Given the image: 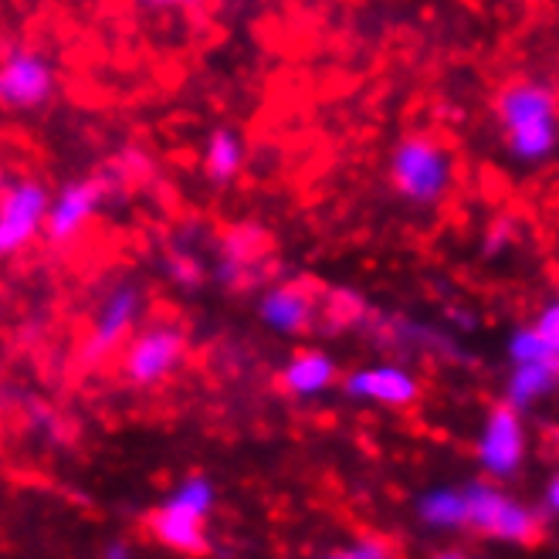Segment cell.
I'll use <instances>...</instances> for the list:
<instances>
[{"instance_id":"obj_1","label":"cell","mask_w":559,"mask_h":559,"mask_svg":"<svg viewBox=\"0 0 559 559\" xmlns=\"http://www.w3.org/2000/svg\"><path fill=\"white\" fill-rule=\"evenodd\" d=\"M496 119L512 163H519L525 170H539L552 159L559 122H556V92L546 82L512 79L496 95Z\"/></svg>"},{"instance_id":"obj_2","label":"cell","mask_w":559,"mask_h":559,"mask_svg":"<svg viewBox=\"0 0 559 559\" xmlns=\"http://www.w3.org/2000/svg\"><path fill=\"white\" fill-rule=\"evenodd\" d=\"M386 174L393 190L401 193V201L420 211H431L451 193L457 167L454 153L438 136L414 133L393 146Z\"/></svg>"},{"instance_id":"obj_3","label":"cell","mask_w":559,"mask_h":559,"mask_svg":"<svg viewBox=\"0 0 559 559\" xmlns=\"http://www.w3.org/2000/svg\"><path fill=\"white\" fill-rule=\"evenodd\" d=\"M465 530L506 546H530L543 533V515L488 481H472L465 488Z\"/></svg>"},{"instance_id":"obj_4","label":"cell","mask_w":559,"mask_h":559,"mask_svg":"<svg viewBox=\"0 0 559 559\" xmlns=\"http://www.w3.org/2000/svg\"><path fill=\"white\" fill-rule=\"evenodd\" d=\"M190 353V340L174 322H150L143 329H133L126 340L122 353V377L140 390H153L167 383Z\"/></svg>"},{"instance_id":"obj_5","label":"cell","mask_w":559,"mask_h":559,"mask_svg":"<svg viewBox=\"0 0 559 559\" xmlns=\"http://www.w3.org/2000/svg\"><path fill=\"white\" fill-rule=\"evenodd\" d=\"M58 95V69L38 48H11L0 58V109L4 112H38Z\"/></svg>"},{"instance_id":"obj_6","label":"cell","mask_w":559,"mask_h":559,"mask_svg":"<svg viewBox=\"0 0 559 559\" xmlns=\"http://www.w3.org/2000/svg\"><path fill=\"white\" fill-rule=\"evenodd\" d=\"M51 190L35 177H14L0 187V261L17 258L45 231Z\"/></svg>"},{"instance_id":"obj_7","label":"cell","mask_w":559,"mask_h":559,"mask_svg":"<svg viewBox=\"0 0 559 559\" xmlns=\"http://www.w3.org/2000/svg\"><path fill=\"white\" fill-rule=\"evenodd\" d=\"M478 465L491 481H512L530 454V435H525V414L512 404H496L485 420L475 441Z\"/></svg>"},{"instance_id":"obj_8","label":"cell","mask_w":559,"mask_h":559,"mask_svg":"<svg viewBox=\"0 0 559 559\" xmlns=\"http://www.w3.org/2000/svg\"><path fill=\"white\" fill-rule=\"evenodd\" d=\"M143 306H146V299H143V288L136 282L112 285L92 316L88 336L82 346V364H88V367L106 364V359L129 340V333L140 325Z\"/></svg>"},{"instance_id":"obj_9","label":"cell","mask_w":559,"mask_h":559,"mask_svg":"<svg viewBox=\"0 0 559 559\" xmlns=\"http://www.w3.org/2000/svg\"><path fill=\"white\" fill-rule=\"evenodd\" d=\"M103 201H106V180L98 177H75L69 183H61L55 197H48L41 238L51 248H72L79 238H85L92 221L103 211Z\"/></svg>"},{"instance_id":"obj_10","label":"cell","mask_w":559,"mask_h":559,"mask_svg":"<svg viewBox=\"0 0 559 559\" xmlns=\"http://www.w3.org/2000/svg\"><path fill=\"white\" fill-rule=\"evenodd\" d=\"M343 393L356 404L386 407V411H407L420 397V380L414 370L401 364H373L359 367L343 380Z\"/></svg>"},{"instance_id":"obj_11","label":"cell","mask_w":559,"mask_h":559,"mask_svg":"<svg viewBox=\"0 0 559 559\" xmlns=\"http://www.w3.org/2000/svg\"><path fill=\"white\" fill-rule=\"evenodd\" d=\"M272 248V238L261 224H235L231 231L221 238V261H217V278L227 288H248L251 275L265 265Z\"/></svg>"},{"instance_id":"obj_12","label":"cell","mask_w":559,"mask_h":559,"mask_svg":"<svg viewBox=\"0 0 559 559\" xmlns=\"http://www.w3.org/2000/svg\"><path fill=\"white\" fill-rule=\"evenodd\" d=\"M258 319L269 333L278 336H302L316 322V295L299 282L269 285L258 299Z\"/></svg>"},{"instance_id":"obj_13","label":"cell","mask_w":559,"mask_h":559,"mask_svg":"<svg viewBox=\"0 0 559 559\" xmlns=\"http://www.w3.org/2000/svg\"><path fill=\"white\" fill-rule=\"evenodd\" d=\"M340 383V367L325 349H299L278 373V386L292 401H319Z\"/></svg>"},{"instance_id":"obj_14","label":"cell","mask_w":559,"mask_h":559,"mask_svg":"<svg viewBox=\"0 0 559 559\" xmlns=\"http://www.w3.org/2000/svg\"><path fill=\"white\" fill-rule=\"evenodd\" d=\"M245 163H248V143L241 140L238 129H227V126L214 129L204 143V153H201L204 177L214 187H227L245 174Z\"/></svg>"},{"instance_id":"obj_15","label":"cell","mask_w":559,"mask_h":559,"mask_svg":"<svg viewBox=\"0 0 559 559\" xmlns=\"http://www.w3.org/2000/svg\"><path fill=\"white\" fill-rule=\"evenodd\" d=\"M150 533L163 549H170V552L190 556V552L207 549V522L174 512L167 506H156V512L150 515Z\"/></svg>"},{"instance_id":"obj_16","label":"cell","mask_w":559,"mask_h":559,"mask_svg":"<svg viewBox=\"0 0 559 559\" xmlns=\"http://www.w3.org/2000/svg\"><path fill=\"white\" fill-rule=\"evenodd\" d=\"M559 377V364H546V359H533V364H509V380H506V404L515 411H533L543 404Z\"/></svg>"},{"instance_id":"obj_17","label":"cell","mask_w":559,"mask_h":559,"mask_svg":"<svg viewBox=\"0 0 559 559\" xmlns=\"http://www.w3.org/2000/svg\"><path fill=\"white\" fill-rule=\"evenodd\" d=\"M465 512H468L465 509V488H454V485L427 488L417 499V522L427 533H441V536L462 533Z\"/></svg>"},{"instance_id":"obj_18","label":"cell","mask_w":559,"mask_h":559,"mask_svg":"<svg viewBox=\"0 0 559 559\" xmlns=\"http://www.w3.org/2000/svg\"><path fill=\"white\" fill-rule=\"evenodd\" d=\"M509 364H533V359H546V364H559V343L539 333L536 322L519 325L506 343Z\"/></svg>"},{"instance_id":"obj_19","label":"cell","mask_w":559,"mask_h":559,"mask_svg":"<svg viewBox=\"0 0 559 559\" xmlns=\"http://www.w3.org/2000/svg\"><path fill=\"white\" fill-rule=\"evenodd\" d=\"M515 241H519V221H515V214H496V217L488 221L485 235H481V251L488 258H499L509 248H515Z\"/></svg>"},{"instance_id":"obj_20","label":"cell","mask_w":559,"mask_h":559,"mask_svg":"<svg viewBox=\"0 0 559 559\" xmlns=\"http://www.w3.org/2000/svg\"><path fill=\"white\" fill-rule=\"evenodd\" d=\"M167 275L180 288H197L204 282V265L190 248H170L167 254Z\"/></svg>"},{"instance_id":"obj_21","label":"cell","mask_w":559,"mask_h":559,"mask_svg":"<svg viewBox=\"0 0 559 559\" xmlns=\"http://www.w3.org/2000/svg\"><path fill=\"white\" fill-rule=\"evenodd\" d=\"M336 556H343V559H383V556H390V546L383 539H359V543L340 549Z\"/></svg>"},{"instance_id":"obj_22","label":"cell","mask_w":559,"mask_h":559,"mask_svg":"<svg viewBox=\"0 0 559 559\" xmlns=\"http://www.w3.org/2000/svg\"><path fill=\"white\" fill-rule=\"evenodd\" d=\"M543 519H556L559 515V478L552 475L543 488V499H539V509H536Z\"/></svg>"},{"instance_id":"obj_23","label":"cell","mask_w":559,"mask_h":559,"mask_svg":"<svg viewBox=\"0 0 559 559\" xmlns=\"http://www.w3.org/2000/svg\"><path fill=\"white\" fill-rule=\"evenodd\" d=\"M140 4L150 11H183V8L197 4V0H140Z\"/></svg>"},{"instance_id":"obj_24","label":"cell","mask_w":559,"mask_h":559,"mask_svg":"<svg viewBox=\"0 0 559 559\" xmlns=\"http://www.w3.org/2000/svg\"><path fill=\"white\" fill-rule=\"evenodd\" d=\"M106 556H112V559H116V556H133V549H129V546H109Z\"/></svg>"}]
</instances>
